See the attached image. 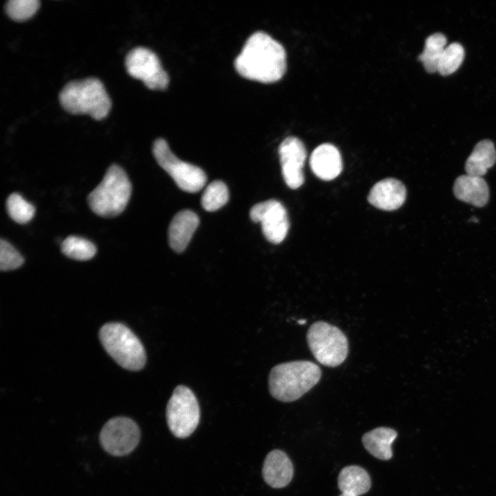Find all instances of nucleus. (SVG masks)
I'll return each mask as SVG.
<instances>
[{
    "mask_svg": "<svg viewBox=\"0 0 496 496\" xmlns=\"http://www.w3.org/2000/svg\"><path fill=\"white\" fill-rule=\"evenodd\" d=\"M234 65L245 79L272 83L282 79L286 72V52L270 35L257 31L247 39Z\"/></svg>",
    "mask_w": 496,
    "mask_h": 496,
    "instance_id": "1",
    "label": "nucleus"
},
{
    "mask_svg": "<svg viewBox=\"0 0 496 496\" xmlns=\"http://www.w3.org/2000/svg\"><path fill=\"white\" fill-rule=\"evenodd\" d=\"M319 366L309 360H296L278 364L269 373L268 385L275 399L289 402L301 397L320 380Z\"/></svg>",
    "mask_w": 496,
    "mask_h": 496,
    "instance_id": "2",
    "label": "nucleus"
},
{
    "mask_svg": "<svg viewBox=\"0 0 496 496\" xmlns=\"http://www.w3.org/2000/svg\"><path fill=\"white\" fill-rule=\"evenodd\" d=\"M62 107L71 114H87L95 120L105 118L112 102L103 83L90 77L66 83L59 94Z\"/></svg>",
    "mask_w": 496,
    "mask_h": 496,
    "instance_id": "3",
    "label": "nucleus"
},
{
    "mask_svg": "<svg viewBox=\"0 0 496 496\" xmlns=\"http://www.w3.org/2000/svg\"><path fill=\"white\" fill-rule=\"evenodd\" d=\"M132 194V185L124 169L116 164L110 165L96 187L87 196L93 212L105 218L121 214Z\"/></svg>",
    "mask_w": 496,
    "mask_h": 496,
    "instance_id": "4",
    "label": "nucleus"
},
{
    "mask_svg": "<svg viewBox=\"0 0 496 496\" xmlns=\"http://www.w3.org/2000/svg\"><path fill=\"white\" fill-rule=\"evenodd\" d=\"M99 338L108 354L124 369L139 371L145 366L144 347L124 324L118 322L104 324L100 329Z\"/></svg>",
    "mask_w": 496,
    "mask_h": 496,
    "instance_id": "5",
    "label": "nucleus"
},
{
    "mask_svg": "<svg viewBox=\"0 0 496 496\" xmlns=\"http://www.w3.org/2000/svg\"><path fill=\"white\" fill-rule=\"evenodd\" d=\"M307 340L313 355L322 365L338 366L348 355L347 336L338 327L327 322L313 323L308 329Z\"/></svg>",
    "mask_w": 496,
    "mask_h": 496,
    "instance_id": "6",
    "label": "nucleus"
},
{
    "mask_svg": "<svg viewBox=\"0 0 496 496\" xmlns=\"http://www.w3.org/2000/svg\"><path fill=\"white\" fill-rule=\"evenodd\" d=\"M200 415L194 392L186 386H177L166 407L167 422L172 434L178 438L189 437L198 426Z\"/></svg>",
    "mask_w": 496,
    "mask_h": 496,
    "instance_id": "7",
    "label": "nucleus"
},
{
    "mask_svg": "<svg viewBox=\"0 0 496 496\" xmlns=\"http://www.w3.org/2000/svg\"><path fill=\"white\" fill-rule=\"evenodd\" d=\"M152 152L158 165L170 175L182 190L194 193L205 185L207 175L205 172L176 156L165 139L157 138L154 142Z\"/></svg>",
    "mask_w": 496,
    "mask_h": 496,
    "instance_id": "8",
    "label": "nucleus"
},
{
    "mask_svg": "<svg viewBox=\"0 0 496 496\" xmlns=\"http://www.w3.org/2000/svg\"><path fill=\"white\" fill-rule=\"evenodd\" d=\"M125 65L127 73L141 80L149 90H165L169 78L163 68L157 55L145 47H136L125 56Z\"/></svg>",
    "mask_w": 496,
    "mask_h": 496,
    "instance_id": "9",
    "label": "nucleus"
},
{
    "mask_svg": "<svg viewBox=\"0 0 496 496\" xmlns=\"http://www.w3.org/2000/svg\"><path fill=\"white\" fill-rule=\"evenodd\" d=\"M141 431L137 424L125 417H113L103 426L100 442L103 449L114 456L130 453L138 445Z\"/></svg>",
    "mask_w": 496,
    "mask_h": 496,
    "instance_id": "10",
    "label": "nucleus"
},
{
    "mask_svg": "<svg viewBox=\"0 0 496 496\" xmlns=\"http://www.w3.org/2000/svg\"><path fill=\"white\" fill-rule=\"evenodd\" d=\"M249 216L254 223H260L265 238L273 244H279L285 238L289 228L287 212L277 200L270 199L254 205Z\"/></svg>",
    "mask_w": 496,
    "mask_h": 496,
    "instance_id": "11",
    "label": "nucleus"
},
{
    "mask_svg": "<svg viewBox=\"0 0 496 496\" xmlns=\"http://www.w3.org/2000/svg\"><path fill=\"white\" fill-rule=\"evenodd\" d=\"M278 155L285 183L293 189L300 187L304 181L302 168L307 158L303 143L296 136H288L279 145Z\"/></svg>",
    "mask_w": 496,
    "mask_h": 496,
    "instance_id": "12",
    "label": "nucleus"
},
{
    "mask_svg": "<svg viewBox=\"0 0 496 496\" xmlns=\"http://www.w3.org/2000/svg\"><path fill=\"white\" fill-rule=\"evenodd\" d=\"M406 189L404 185L393 178H387L375 183L368 195V201L376 208L393 211L404 203Z\"/></svg>",
    "mask_w": 496,
    "mask_h": 496,
    "instance_id": "13",
    "label": "nucleus"
},
{
    "mask_svg": "<svg viewBox=\"0 0 496 496\" xmlns=\"http://www.w3.org/2000/svg\"><path fill=\"white\" fill-rule=\"evenodd\" d=\"M309 164L314 174L323 180H331L342 170V161L339 150L332 144L323 143L312 152Z\"/></svg>",
    "mask_w": 496,
    "mask_h": 496,
    "instance_id": "14",
    "label": "nucleus"
},
{
    "mask_svg": "<svg viewBox=\"0 0 496 496\" xmlns=\"http://www.w3.org/2000/svg\"><path fill=\"white\" fill-rule=\"evenodd\" d=\"M262 473L265 482L271 487L283 488L292 479L293 464L285 453L278 449L273 450L265 459Z\"/></svg>",
    "mask_w": 496,
    "mask_h": 496,
    "instance_id": "15",
    "label": "nucleus"
},
{
    "mask_svg": "<svg viewBox=\"0 0 496 496\" xmlns=\"http://www.w3.org/2000/svg\"><path fill=\"white\" fill-rule=\"evenodd\" d=\"M199 225L197 214L189 209L177 213L168 229V241L171 248L177 253L183 252Z\"/></svg>",
    "mask_w": 496,
    "mask_h": 496,
    "instance_id": "16",
    "label": "nucleus"
},
{
    "mask_svg": "<svg viewBox=\"0 0 496 496\" xmlns=\"http://www.w3.org/2000/svg\"><path fill=\"white\" fill-rule=\"evenodd\" d=\"M453 193L455 197L464 203L481 207L489 199V189L482 178L468 174L461 175L455 180Z\"/></svg>",
    "mask_w": 496,
    "mask_h": 496,
    "instance_id": "17",
    "label": "nucleus"
},
{
    "mask_svg": "<svg viewBox=\"0 0 496 496\" xmlns=\"http://www.w3.org/2000/svg\"><path fill=\"white\" fill-rule=\"evenodd\" d=\"M397 436L394 429L381 426L366 433L362 441L364 448L373 456L381 460H389L392 457L391 445Z\"/></svg>",
    "mask_w": 496,
    "mask_h": 496,
    "instance_id": "18",
    "label": "nucleus"
},
{
    "mask_svg": "<svg viewBox=\"0 0 496 496\" xmlns=\"http://www.w3.org/2000/svg\"><path fill=\"white\" fill-rule=\"evenodd\" d=\"M496 163V150L488 139L477 143L465 163L466 174L482 177Z\"/></svg>",
    "mask_w": 496,
    "mask_h": 496,
    "instance_id": "19",
    "label": "nucleus"
},
{
    "mask_svg": "<svg viewBox=\"0 0 496 496\" xmlns=\"http://www.w3.org/2000/svg\"><path fill=\"white\" fill-rule=\"evenodd\" d=\"M338 485L342 493L359 496L369 490L371 482L365 469L359 466L351 465L340 471Z\"/></svg>",
    "mask_w": 496,
    "mask_h": 496,
    "instance_id": "20",
    "label": "nucleus"
},
{
    "mask_svg": "<svg viewBox=\"0 0 496 496\" xmlns=\"http://www.w3.org/2000/svg\"><path fill=\"white\" fill-rule=\"evenodd\" d=\"M446 37L440 32L434 33L426 38L424 50L418 59L428 73L437 72L439 62L446 47Z\"/></svg>",
    "mask_w": 496,
    "mask_h": 496,
    "instance_id": "21",
    "label": "nucleus"
},
{
    "mask_svg": "<svg viewBox=\"0 0 496 496\" xmlns=\"http://www.w3.org/2000/svg\"><path fill=\"white\" fill-rule=\"evenodd\" d=\"M61 251L68 258L76 260H88L96 253V247L91 241L76 236H69L61 245Z\"/></svg>",
    "mask_w": 496,
    "mask_h": 496,
    "instance_id": "22",
    "label": "nucleus"
},
{
    "mask_svg": "<svg viewBox=\"0 0 496 496\" xmlns=\"http://www.w3.org/2000/svg\"><path fill=\"white\" fill-rule=\"evenodd\" d=\"M229 198L227 185L221 180L212 181L201 197L202 207L207 211H214L224 206Z\"/></svg>",
    "mask_w": 496,
    "mask_h": 496,
    "instance_id": "23",
    "label": "nucleus"
},
{
    "mask_svg": "<svg viewBox=\"0 0 496 496\" xmlns=\"http://www.w3.org/2000/svg\"><path fill=\"white\" fill-rule=\"evenodd\" d=\"M6 209L10 217L19 224L28 223L35 213L34 207L17 193H13L8 197Z\"/></svg>",
    "mask_w": 496,
    "mask_h": 496,
    "instance_id": "24",
    "label": "nucleus"
},
{
    "mask_svg": "<svg viewBox=\"0 0 496 496\" xmlns=\"http://www.w3.org/2000/svg\"><path fill=\"white\" fill-rule=\"evenodd\" d=\"M464 49L457 42L446 47L438 65L437 72L443 76L455 72L461 65L464 58Z\"/></svg>",
    "mask_w": 496,
    "mask_h": 496,
    "instance_id": "25",
    "label": "nucleus"
},
{
    "mask_svg": "<svg viewBox=\"0 0 496 496\" xmlns=\"http://www.w3.org/2000/svg\"><path fill=\"white\" fill-rule=\"evenodd\" d=\"M39 6L38 0H10L5 4V11L11 19L23 21L31 18Z\"/></svg>",
    "mask_w": 496,
    "mask_h": 496,
    "instance_id": "26",
    "label": "nucleus"
},
{
    "mask_svg": "<svg viewBox=\"0 0 496 496\" xmlns=\"http://www.w3.org/2000/svg\"><path fill=\"white\" fill-rule=\"evenodd\" d=\"M24 262L23 256L8 242L0 240V269L3 271L14 270Z\"/></svg>",
    "mask_w": 496,
    "mask_h": 496,
    "instance_id": "27",
    "label": "nucleus"
},
{
    "mask_svg": "<svg viewBox=\"0 0 496 496\" xmlns=\"http://www.w3.org/2000/svg\"><path fill=\"white\" fill-rule=\"evenodd\" d=\"M339 496H356V495H353L348 494V493H342Z\"/></svg>",
    "mask_w": 496,
    "mask_h": 496,
    "instance_id": "28",
    "label": "nucleus"
}]
</instances>
